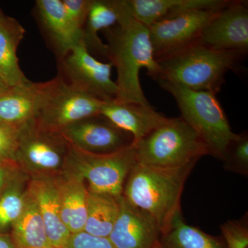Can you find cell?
I'll return each instance as SVG.
<instances>
[{"instance_id": "obj_1", "label": "cell", "mask_w": 248, "mask_h": 248, "mask_svg": "<svg viewBox=\"0 0 248 248\" xmlns=\"http://www.w3.org/2000/svg\"><path fill=\"white\" fill-rule=\"evenodd\" d=\"M102 32L107 41V59L117 70L116 100L151 105L140 79L141 68H146L147 74L154 79L159 73L148 27L132 16L124 0L120 22Z\"/></svg>"}, {"instance_id": "obj_2", "label": "cell", "mask_w": 248, "mask_h": 248, "mask_svg": "<svg viewBox=\"0 0 248 248\" xmlns=\"http://www.w3.org/2000/svg\"><path fill=\"white\" fill-rule=\"evenodd\" d=\"M195 166L159 167L137 162L127 177L123 197L134 206L149 214L161 235L164 234L181 212V197L186 179Z\"/></svg>"}, {"instance_id": "obj_3", "label": "cell", "mask_w": 248, "mask_h": 248, "mask_svg": "<svg viewBox=\"0 0 248 248\" xmlns=\"http://www.w3.org/2000/svg\"><path fill=\"white\" fill-rule=\"evenodd\" d=\"M243 55L215 50L197 42L157 61L159 73L155 80L217 94L224 84L227 72L234 69Z\"/></svg>"}, {"instance_id": "obj_4", "label": "cell", "mask_w": 248, "mask_h": 248, "mask_svg": "<svg viewBox=\"0 0 248 248\" xmlns=\"http://www.w3.org/2000/svg\"><path fill=\"white\" fill-rule=\"evenodd\" d=\"M157 82L172 94L181 117L200 135L210 155L224 160L228 148L239 135L232 130L216 93L195 91L167 81Z\"/></svg>"}, {"instance_id": "obj_5", "label": "cell", "mask_w": 248, "mask_h": 248, "mask_svg": "<svg viewBox=\"0 0 248 248\" xmlns=\"http://www.w3.org/2000/svg\"><path fill=\"white\" fill-rule=\"evenodd\" d=\"M137 161L159 167H179L197 164L208 147L182 117L167 121L140 141L133 143Z\"/></svg>"}, {"instance_id": "obj_6", "label": "cell", "mask_w": 248, "mask_h": 248, "mask_svg": "<svg viewBox=\"0 0 248 248\" xmlns=\"http://www.w3.org/2000/svg\"><path fill=\"white\" fill-rule=\"evenodd\" d=\"M138 162L133 143L109 153H93L69 145L63 172L81 177L88 190L120 199L124 182Z\"/></svg>"}, {"instance_id": "obj_7", "label": "cell", "mask_w": 248, "mask_h": 248, "mask_svg": "<svg viewBox=\"0 0 248 248\" xmlns=\"http://www.w3.org/2000/svg\"><path fill=\"white\" fill-rule=\"evenodd\" d=\"M104 101L75 89L62 76L42 82L34 122L50 131L100 115Z\"/></svg>"}, {"instance_id": "obj_8", "label": "cell", "mask_w": 248, "mask_h": 248, "mask_svg": "<svg viewBox=\"0 0 248 248\" xmlns=\"http://www.w3.org/2000/svg\"><path fill=\"white\" fill-rule=\"evenodd\" d=\"M68 148L58 132L40 128L33 121L21 129L16 161L30 178L55 177L63 172Z\"/></svg>"}, {"instance_id": "obj_9", "label": "cell", "mask_w": 248, "mask_h": 248, "mask_svg": "<svg viewBox=\"0 0 248 248\" xmlns=\"http://www.w3.org/2000/svg\"><path fill=\"white\" fill-rule=\"evenodd\" d=\"M63 79L75 89L104 101L117 99V84L111 79L110 62L99 61L81 40L61 59Z\"/></svg>"}, {"instance_id": "obj_10", "label": "cell", "mask_w": 248, "mask_h": 248, "mask_svg": "<svg viewBox=\"0 0 248 248\" xmlns=\"http://www.w3.org/2000/svg\"><path fill=\"white\" fill-rule=\"evenodd\" d=\"M218 11H189L148 27L156 62L198 42L204 28Z\"/></svg>"}, {"instance_id": "obj_11", "label": "cell", "mask_w": 248, "mask_h": 248, "mask_svg": "<svg viewBox=\"0 0 248 248\" xmlns=\"http://www.w3.org/2000/svg\"><path fill=\"white\" fill-rule=\"evenodd\" d=\"M198 43L220 51L247 53V1H231L220 10L204 28Z\"/></svg>"}, {"instance_id": "obj_12", "label": "cell", "mask_w": 248, "mask_h": 248, "mask_svg": "<svg viewBox=\"0 0 248 248\" xmlns=\"http://www.w3.org/2000/svg\"><path fill=\"white\" fill-rule=\"evenodd\" d=\"M68 144L93 153H109L133 143L130 134L117 128L102 115L88 117L59 130Z\"/></svg>"}, {"instance_id": "obj_13", "label": "cell", "mask_w": 248, "mask_h": 248, "mask_svg": "<svg viewBox=\"0 0 248 248\" xmlns=\"http://www.w3.org/2000/svg\"><path fill=\"white\" fill-rule=\"evenodd\" d=\"M161 232L146 212L129 203L122 195L120 210L108 239L115 248H153Z\"/></svg>"}, {"instance_id": "obj_14", "label": "cell", "mask_w": 248, "mask_h": 248, "mask_svg": "<svg viewBox=\"0 0 248 248\" xmlns=\"http://www.w3.org/2000/svg\"><path fill=\"white\" fill-rule=\"evenodd\" d=\"M100 115L115 126L133 138V143L141 140L164 124L168 118L156 112L151 105L114 100L104 102Z\"/></svg>"}, {"instance_id": "obj_15", "label": "cell", "mask_w": 248, "mask_h": 248, "mask_svg": "<svg viewBox=\"0 0 248 248\" xmlns=\"http://www.w3.org/2000/svg\"><path fill=\"white\" fill-rule=\"evenodd\" d=\"M28 190L37 204L50 246L64 248L71 234L62 221L55 177L30 178Z\"/></svg>"}, {"instance_id": "obj_16", "label": "cell", "mask_w": 248, "mask_h": 248, "mask_svg": "<svg viewBox=\"0 0 248 248\" xmlns=\"http://www.w3.org/2000/svg\"><path fill=\"white\" fill-rule=\"evenodd\" d=\"M130 14L137 20L150 27L177 15L197 10L220 11L231 0H125Z\"/></svg>"}, {"instance_id": "obj_17", "label": "cell", "mask_w": 248, "mask_h": 248, "mask_svg": "<svg viewBox=\"0 0 248 248\" xmlns=\"http://www.w3.org/2000/svg\"><path fill=\"white\" fill-rule=\"evenodd\" d=\"M55 182L63 224L71 234L84 231L89 192L84 179L63 172L55 177Z\"/></svg>"}, {"instance_id": "obj_18", "label": "cell", "mask_w": 248, "mask_h": 248, "mask_svg": "<svg viewBox=\"0 0 248 248\" xmlns=\"http://www.w3.org/2000/svg\"><path fill=\"white\" fill-rule=\"evenodd\" d=\"M36 9L42 27L62 59L83 40L68 20L62 0H37Z\"/></svg>"}, {"instance_id": "obj_19", "label": "cell", "mask_w": 248, "mask_h": 248, "mask_svg": "<svg viewBox=\"0 0 248 248\" xmlns=\"http://www.w3.org/2000/svg\"><path fill=\"white\" fill-rule=\"evenodd\" d=\"M42 82L29 81L0 95V122L22 129L33 122Z\"/></svg>"}, {"instance_id": "obj_20", "label": "cell", "mask_w": 248, "mask_h": 248, "mask_svg": "<svg viewBox=\"0 0 248 248\" xmlns=\"http://www.w3.org/2000/svg\"><path fill=\"white\" fill-rule=\"evenodd\" d=\"M25 33V29L17 19L6 16L0 9V77L10 87L30 81L21 69L17 55Z\"/></svg>"}, {"instance_id": "obj_21", "label": "cell", "mask_w": 248, "mask_h": 248, "mask_svg": "<svg viewBox=\"0 0 248 248\" xmlns=\"http://www.w3.org/2000/svg\"><path fill=\"white\" fill-rule=\"evenodd\" d=\"M124 6V0H91L83 29V41L89 51L107 58V45L99 38V32L118 24Z\"/></svg>"}, {"instance_id": "obj_22", "label": "cell", "mask_w": 248, "mask_h": 248, "mask_svg": "<svg viewBox=\"0 0 248 248\" xmlns=\"http://www.w3.org/2000/svg\"><path fill=\"white\" fill-rule=\"evenodd\" d=\"M16 248H48L49 244L43 219L37 204L27 190L25 204L10 234Z\"/></svg>"}, {"instance_id": "obj_23", "label": "cell", "mask_w": 248, "mask_h": 248, "mask_svg": "<svg viewBox=\"0 0 248 248\" xmlns=\"http://www.w3.org/2000/svg\"><path fill=\"white\" fill-rule=\"evenodd\" d=\"M120 199L89 191L84 231L94 236L108 238L120 213Z\"/></svg>"}, {"instance_id": "obj_24", "label": "cell", "mask_w": 248, "mask_h": 248, "mask_svg": "<svg viewBox=\"0 0 248 248\" xmlns=\"http://www.w3.org/2000/svg\"><path fill=\"white\" fill-rule=\"evenodd\" d=\"M160 243L164 248H228L221 238L189 226L181 212L174 217L168 231L161 235Z\"/></svg>"}, {"instance_id": "obj_25", "label": "cell", "mask_w": 248, "mask_h": 248, "mask_svg": "<svg viewBox=\"0 0 248 248\" xmlns=\"http://www.w3.org/2000/svg\"><path fill=\"white\" fill-rule=\"evenodd\" d=\"M29 180L30 177L22 171L0 193V233H9L22 214Z\"/></svg>"}, {"instance_id": "obj_26", "label": "cell", "mask_w": 248, "mask_h": 248, "mask_svg": "<svg viewBox=\"0 0 248 248\" xmlns=\"http://www.w3.org/2000/svg\"><path fill=\"white\" fill-rule=\"evenodd\" d=\"M21 129L0 122V161L16 160Z\"/></svg>"}, {"instance_id": "obj_27", "label": "cell", "mask_w": 248, "mask_h": 248, "mask_svg": "<svg viewBox=\"0 0 248 248\" xmlns=\"http://www.w3.org/2000/svg\"><path fill=\"white\" fill-rule=\"evenodd\" d=\"M68 20L78 33L82 35L91 0H62Z\"/></svg>"}, {"instance_id": "obj_28", "label": "cell", "mask_w": 248, "mask_h": 248, "mask_svg": "<svg viewBox=\"0 0 248 248\" xmlns=\"http://www.w3.org/2000/svg\"><path fill=\"white\" fill-rule=\"evenodd\" d=\"M221 231L228 248H248V229L239 222L227 221L221 225Z\"/></svg>"}, {"instance_id": "obj_29", "label": "cell", "mask_w": 248, "mask_h": 248, "mask_svg": "<svg viewBox=\"0 0 248 248\" xmlns=\"http://www.w3.org/2000/svg\"><path fill=\"white\" fill-rule=\"evenodd\" d=\"M64 248H115L108 238L99 237L86 232L70 235Z\"/></svg>"}, {"instance_id": "obj_30", "label": "cell", "mask_w": 248, "mask_h": 248, "mask_svg": "<svg viewBox=\"0 0 248 248\" xmlns=\"http://www.w3.org/2000/svg\"><path fill=\"white\" fill-rule=\"evenodd\" d=\"M228 163L235 165L238 169L244 170L248 168V140L247 135H240L232 143L227 151L226 157Z\"/></svg>"}, {"instance_id": "obj_31", "label": "cell", "mask_w": 248, "mask_h": 248, "mask_svg": "<svg viewBox=\"0 0 248 248\" xmlns=\"http://www.w3.org/2000/svg\"><path fill=\"white\" fill-rule=\"evenodd\" d=\"M22 171L20 166L16 160L0 161V193Z\"/></svg>"}, {"instance_id": "obj_32", "label": "cell", "mask_w": 248, "mask_h": 248, "mask_svg": "<svg viewBox=\"0 0 248 248\" xmlns=\"http://www.w3.org/2000/svg\"><path fill=\"white\" fill-rule=\"evenodd\" d=\"M0 248H16L14 241L9 233H0Z\"/></svg>"}, {"instance_id": "obj_33", "label": "cell", "mask_w": 248, "mask_h": 248, "mask_svg": "<svg viewBox=\"0 0 248 248\" xmlns=\"http://www.w3.org/2000/svg\"><path fill=\"white\" fill-rule=\"evenodd\" d=\"M10 86H8L7 84H6V82L2 79V78L0 77V95L1 94H4V93H6V91H8L10 89Z\"/></svg>"}, {"instance_id": "obj_34", "label": "cell", "mask_w": 248, "mask_h": 248, "mask_svg": "<svg viewBox=\"0 0 248 248\" xmlns=\"http://www.w3.org/2000/svg\"><path fill=\"white\" fill-rule=\"evenodd\" d=\"M153 248H164V246H162V245L161 244V243L159 242L156 245V246H155Z\"/></svg>"}, {"instance_id": "obj_35", "label": "cell", "mask_w": 248, "mask_h": 248, "mask_svg": "<svg viewBox=\"0 0 248 248\" xmlns=\"http://www.w3.org/2000/svg\"><path fill=\"white\" fill-rule=\"evenodd\" d=\"M56 248L50 247V248Z\"/></svg>"}]
</instances>
